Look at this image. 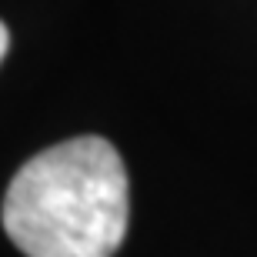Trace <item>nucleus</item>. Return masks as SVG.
<instances>
[{"mask_svg":"<svg viewBox=\"0 0 257 257\" xmlns=\"http://www.w3.org/2000/svg\"><path fill=\"white\" fill-rule=\"evenodd\" d=\"M127 220L124 161L94 134L30 157L4 197V230L27 257H114Z\"/></svg>","mask_w":257,"mask_h":257,"instance_id":"nucleus-1","label":"nucleus"},{"mask_svg":"<svg viewBox=\"0 0 257 257\" xmlns=\"http://www.w3.org/2000/svg\"><path fill=\"white\" fill-rule=\"evenodd\" d=\"M7 47H10V34H7V27H4V20H0V60H4Z\"/></svg>","mask_w":257,"mask_h":257,"instance_id":"nucleus-2","label":"nucleus"}]
</instances>
